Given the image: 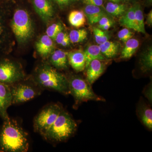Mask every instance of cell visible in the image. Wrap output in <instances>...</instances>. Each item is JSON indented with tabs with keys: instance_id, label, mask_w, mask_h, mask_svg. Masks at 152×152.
Returning a JSON list of instances; mask_svg holds the SVG:
<instances>
[{
	"instance_id": "obj_1",
	"label": "cell",
	"mask_w": 152,
	"mask_h": 152,
	"mask_svg": "<svg viewBox=\"0 0 152 152\" xmlns=\"http://www.w3.org/2000/svg\"><path fill=\"white\" fill-rule=\"evenodd\" d=\"M28 133L18 123L8 117L0 131V151L26 152L29 148Z\"/></svg>"
},
{
	"instance_id": "obj_2",
	"label": "cell",
	"mask_w": 152,
	"mask_h": 152,
	"mask_svg": "<svg viewBox=\"0 0 152 152\" xmlns=\"http://www.w3.org/2000/svg\"><path fill=\"white\" fill-rule=\"evenodd\" d=\"M32 80L41 88L69 94L67 78L48 64L41 65L36 69Z\"/></svg>"
},
{
	"instance_id": "obj_3",
	"label": "cell",
	"mask_w": 152,
	"mask_h": 152,
	"mask_svg": "<svg viewBox=\"0 0 152 152\" xmlns=\"http://www.w3.org/2000/svg\"><path fill=\"white\" fill-rule=\"evenodd\" d=\"M77 127L75 121L62 109L54 123L42 136L49 141H65L75 134Z\"/></svg>"
},
{
	"instance_id": "obj_4",
	"label": "cell",
	"mask_w": 152,
	"mask_h": 152,
	"mask_svg": "<svg viewBox=\"0 0 152 152\" xmlns=\"http://www.w3.org/2000/svg\"><path fill=\"white\" fill-rule=\"evenodd\" d=\"M68 80L69 94L74 97L76 105L88 101H105L104 98L96 95L91 85L80 76H71Z\"/></svg>"
},
{
	"instance_id": "obj_5",
	"label": "cell",
	"mask_w": 152,
	"mask_h": 152,
	"mask_svg": "<svg viewBox=\"0 0 152 152\" xmlns=\"http://www.w3.org/2000/svg\"><path fill=\"white\" fill-rule=\"evenodd\" d=\"M11 27L20 43L28 42L34 34V26L29 14L23 9H18L14 13Z\"/></svg>"
},
{
	"instance_id": "obj_6",
	"label": "cell",
	"mask_w": 152,
	"mask_h": 152,
	"mask_svg": "<svg viewBox=\"0 0 152 152\" xmlns=\"http://www.w3.org/2000/svg\"><path fill=\"white\" fill-rule=\"evenodd\" d=\"M12 96V104H19L27 102L40 94L41 88L32 80L31 83L25 79L10 86Z\"/></svg>"
},
{
	"instance_id": "obj_7",
	"label": "cell",
	"mask_w": 152,
	"mask_h": 152,
	"mask_svg": "<svg viewBox=\"0 0 152 152\" xmlns=\"http://www.w3.org/2000/svg\"><path fill=\"white\" fill-rule=\"evenodd\" d=\"M62 110L58 104H53L44 108L34 120V130L43 136L54 123Z\"/></svg>"
},
{
	"instance_id": "obj_8",
	"label": "cell",
	"mask_w": 152,
	"mask_h": 152,
	"mask_svg": "<svg viewBox=\"0 0 152 152\" xmlns=\"http://www.w3.org/2000/svg\"><path fill=\"white\" fill-rule=\"evenodd\" d=\"M25 79L20 65L5 58L0 57V83L11 86Z\"/></svg>"
},
{
	"instance_id": "obj_9",
	"label": "cell",
	"mask_w": 152,
	"mask_h": 152,
	"mask_svg": "<svg viewBox=\"0 0 152 152\" xmlns=\"http://www.w3.org/2000/svg\"><path fill=\"white\" fill-rule=\"evenodd\" d=\"M36 12L45 23H48L54 15L53 6L51 0H33Z\"/></svg>"
},
{
	"instance_id": "obj_10",
	"label": "cell",
	"mask_w": 152,
	"mask_h": 152,
	"mask_svg": "<svg viewBox=\"0 0 152 152\" xmlns=\"http://www.w3.org/2000/svg\"><path fill=\"white\" fill-rule=\"evenodd\" d=\"M106 65L105 61L95 59L90 62L86 72V81L89 84H93L103 74Z\"/></svg>"
},
{
	"instance_id": "obj_11",
	"label": "cell",
	"mask_w": 152,
	"mask_h": 152,
	"mask_svg": "<svg viewBox=\"0 0 152 152\" xmlns=\"http://www.w3.org/2000/svg\"><path fill=\"white\" fill-rule=\"evenodd\" d=\"M12 104L10 86L0 83V117L3 120L9 117L7 110Z\"/></svg>"
},
{
	"instance_id": "obj_12",
	"label": "cell",
	"mask_w": 152,
	"mask_h": 152,
	"mask_svg": "<svg viewBox=\"0 0 152 152\" xmlns=\"http://www.w3.org/2000/svg\"><path fill=\"white\" fill-rule=\"evenodd\" d=\"M69 64L76 72L83 71L86 68V60L84 52L81 49L68 52Z\"/></svg>"
},
{
	"instance_id": "obj_13",
	"label": "cell",
	"mask_w": 152,
	"mask_h": 152,
	"mask_svg": "<svg viewBox=\"0 0 152 152\" xmlns=\"http://www.w3.org/2000/svg\"><path fill=\"white\" fill-rule=\"evenodd\" d=\"M36 48L40 56L45 58L54 50L55 46L53 39L47 35H44L36 43Z\"/></svg>"
},
{
	"instance_id": "obj_14",
	"label": "cell",
	"mask_w": 152,
	"mask_h": 152,
	"mask_svg": "<svg viewBox=\"0 0 152 152\" xmlns=\"http://www.w3.org/2000/svg\"><path fill=\"white\" fill-rule=\"evenodd\" d=\"M84 12L89 24L91 25L98 23L101 18L109 15L101 7L92 5H86Z\"/></svg>"
},
{
	"instance_id": "obj_15",
	"label": "cell",
	"mask_w": 152,
	"mask_h": 152,
	"mask_svg": "<svg viewBox=\"0 0 152 152\" xmlns=\"http://www.w3.org/2000/svg\"><path fill=\"white\" fill-rule=\"evenodd\" d=\"M68 52L63 50H54L49 56L51 64L60 69H67L68 64Z\"/></svg>"
},
{
	"instance_id": "obj_16",
	"label": "cell",
	"mask_w": 152,
	"mask_h": 152,
	"mask_svg": "<svg viewBox=\"0 0 152 152\" xmlns=\"http://www.w3.org/2000/svg\"><path fill=\"white\" fill-rule=\"evenodd\" d=\"M137 114L143 124L148 129H152V110L145 103L139 104L137 107Z\"/></svg>"
},
{
	"instance_id": "obj_17",
	"label": "cell",
	"mask_w": 152,
	"mask_h": 152,
	"mask_svg": "<svg viewBox=\"0 0 152 152\" xmlns=\"http://www.w3.org/2000/svg\"><path fill=\"white\" fill-rule=\"evenodd\" d=\"M86 58V68L87 69L90 62L93 60L98 59L101 61H105L106 58L101 53L99 45H91L89 46L84 51Z\"/></svg>"
},
{
	"instance_id": "obj_18",
	"label": "cell",
	"mask_w": 152,
	"mask_h": 152,
	"mask_svg": "<svg viewBox=\"0 0 152 152\" xmlns=\"http://www.w3.org/2000/svg\"><path fill=\"white\" fill-rule=\"evenodd\" d=\"M139 64L141 70L143 73L150 72L152 69V48L148 47L140 56Z\"/></svg>"
},
{
	"instance_id": "obj_19",
	"label": "cell",
	"mask_w": 152,
	"mask_h": 152,
	"mask_svg": "<svg viewBox=\"0 0 152 152\" xmlns=\"http://www.w3.org/2000/svg\"><path fill=\"white\" fill-rule=\"evenodd\" d=\"M101 53L108 58L115 57L118 53L119 45L116 42L107 41L104 43L99 45Z\"/></svg>"
},
{
	"instance_id": "obj_20",
	"label": "cell",
	"mask_w": 152,
	"mask_h": 152,
	"mask_svg": "<svg viewBox=\"0 0 152 152\" xmlns=\"http://www.w3.org/2000/svg\"><path fill=\"white\" fill-rule=\"evenodd\" d=\"M119 22L121 26L135 31V24L134 6H132L128 8L126 12L121 16Z\"/></svg>"
},
{
	"instance_id": "obj_21",
	"label": "cell",
	"mask_w": 152,
	"mask_h": 152,
	"mask_svg": "<svg viewBox=\"0 0 152 152\" xmlns=\"http://www.w3.org/2000/svg\"><path fill=\"white\" fill-rule=\"evenodd\" d=\"M128 7L125 4H119L109 1L107 3L105 10L108 14L114 17L122 16L126 12Z\"/></svg>"
},
{
	"instance_id": "obj_22",
	"label": "cell",
	"mask_w": 152,
	"mask_h": 152,
	"mask_svg": "<svg viewBox=\"0 0 152 152\" xmlns=\"http://www.w3.org/2000/svg\"><path fill=\"white\" fill-rule=\"evenodd\" d=\"M140 46V42L137 39L131 38L125 43V47L123 49L121 55L122 59H129L134 54Z\"/></svg>"
},
{
	"instance_id": "obj_23",
	"label": "cell",
	"mask_w": 152,
	"mask_h": 152,
	"mask_svg": "<svg viewBox=\"0 0 152 152\" xmlns=\"http://www.w3.org/2000/svg\"><path fill=\"white\" fill-rule=\"evenodd\" d=\"M68 20L70 24L76 28L83 26L86 22L84 12L82 11H72L69 14Z\"/></svg>"
},
{
	"instance_id": "obj_24",
	"label": "cell",
	"mask_w": 152,
	"mask_h": 152,
	"mask_svg": "<svg viewBox=\"0 0 152 152\" xmlns=\"http://www.w3.org/2000/svg\"><path fill=\"white\" fill-rule=\"evenodd\" d=\"M6 14L0 7V54L4 50L7 41V30L6 26Z\"/></svg>"
},
{
	"instance_id": "obj_25",
	"label": "cell",
	"mask_w": 152,
	"mask_h": 152,
	"mask_svg": "<svg viewBox=\"0 0 152 152\" xmlns=\"http://www.w3.org/2000/svg\"><path fill=\"white\" fill-rule=\"evenodd\" d=\"M135 8V24L136 31L145 34L143 13L140 5L136 3L134 5Z\"/></svg>"
},
{
	"instance_id": "obj_26",
	"label": "cell",
	"mask_w": 152,
	"mask_h": 152,
	"mask_svg": "<svg viewBox=\"0 0 152 152\" xmlns=\"http://www.w3.org/2000/svg\"><path fill=\"white\" fill-rule=\"evenodd\" d=\"M88 33L85 29L72 30L69 34V37L71 42L79 43L86 39Z\"/></svg>"
},
{
	"instance_id": "obj_27",
	"label": "cell",
	"mask_w": 152,
	"mask_h": 152,
	"mask_svg": "<svg viewBox=\"0 0 152 152\" xmlns=\"http://www.w3.org/2000/svg\"><path fill=\"white\" fill-rule=\"evenodd\" d=\"M93 32L95 41L98 45L104 43L110 39L109 34L105 31L101 30L98 28L94 27Z\"/></svg>"
},
{
	"instance_id": "obj_28",
	"label": "cell",
	"mask_w": 152,
	"mask_h": 152,
	"mask_svg": "<svg viewBox=\"0 0 152 152\" xmlns=\"http://www.w3.org/2000/svg\"><path fill=\"white\" fill-rule=\"evenodd\" d=\"M63 30L62 25L60 23H53L47 28L46 35L52 39L55 40L57 35Z\"/></svg>"
},
{
	"instance_id": "obj_29",
	"label": "cell",
	"mask_w": 152,
	"mask_h": 152,
	"mask_svg": "<svg viewBox=\"0 0 152 152\" xmlns=\"http://www.w3.org/2000/svg\"><path fill=\"white\" fill-rule=\"evenodd\" d=\"M55 40L57 44L63 47L68 46L69 45L71 42L69 35L62 31L60 32L57 35Z\"/></svg>"
},
{
	"instance_id": "obj_30",
	"label": "cell",
	"mask_w": 152,
	"mask_h": 152,
	"mask_svg": "<svg viewBox=\"0 0 152 152\" xmlns=\"http://www.w3.org/2000/svg\"><path fill=\"white\" fill-rule=\"evenodd\" d=\"M133 35V33L128 28H125L120 30L118 33V37L120 40L125 43L127 41L132 37Z\"/></svg>"
},
{
	"instance_id": "obj_31",
	"label": "cell",
	"mask_w": 152,
	"mask_h": 152,
	"mask_svg": "<svg viewBox=\"0 0 152 152\" xmlns=\"http://www.w3.org/2000/svg\"><path fill=\"white\" fill-rule=\"evenodd\" d=\"M61 8L64 9L71 5L77 0H54Z\"/></svg>"
},
{
	"instance_id": "obj_32",
	"label": "cell",
	"mask_w": 152,
	"mask_h": 152,
	"mask_svg": "<svg viewBox=\"0 0 152 152\" xmlns=\"http://www.w3.org/2000/svg\"><path fill=\"white\" fill-rule=\"evenodd\" d=\"M113 21L110 18V17L107 16H105L103 17L102 18H101L100 20L98 22V28L102 27L103 26H104L109 23L110 22Z\"/></svg>"
},
{
	"instance_id": "obj_33",
	"label": "cell",
	"mask_w": 152,
	"mask_h": 152,
	"mask_svg": "<svg viewBox=\"0 0 152 152\" xmlns=\"http://www.w3.org/2000/svg\"><path fill=\"white\" fill-rule=\"evenodd\" d=\"M83 2L86 5L102 7L104 3V0H83Z\"/></svg>"
},
{
	"instance_id": "obj_34",
	"label": "cell",
	"mask_w": 152,
	"mask_h": 152,
	"mask_svg": "<svg viewBox=\"0 0 152 152\" xmlns=\"http://www.w3.org/2000/svg\"><path fill=\"white\" fill-rule=\"evenodd\" d=\"M145 96L148 98V99L149 100L150 102H152V86L151 85H150L147 87L145 91Z\"/></svg>"
},
{
	"instance_id": "obj_35",
	"label": "cell",
	"mask_w": 152,
	"mask_h": 152,
	"mask_svg": "<svg viewBox=\"0 0 152 152\" xmlns=\"http://www.w3.org/2000/svg\"><path fill=\"white\" fill-rule=\"evenodd\" d=\"M146 24L149 26H151L152 25V11L151 10L149 12L147 15Z\"/></svg>"
},
{
	"instance_id": "obj_36",
	"label": "cell",
	"mask_w": 152,
	"mask_h": 152,
	"mask_svg": "<svg viewBox=\"0 0 152 152\" xmlns=\"http://www.w3.org/2000/svg\"><path fill=\"white\" fill-rule=\"evenodd\" d=\"M113 22L112 21L111 22H110L109 23L107 24L104 26H103L102 27L100 28L99 29L102 30H103V31H107V30L109 29L112 26H113Z\"/></svg>"
},
{
	"instance_id": "obj_37",
	"label": "cell",
	"mask_w": 152,
	"mask_h": 152,
	"mask_svg": "<svg viewBox=\"0 0 152 152\" xmlns=\"http://www.w3.org/2000/svg\"><path fill=\"white\" fill-rule=\"evenodd\" d=\"M109 1L115 3H119V4H125L131 1L132 0H108Z\"/></svg>"
},
{
	"instance_id": "obj_38",
	"label": "cell",
	"mask_w": 152,
	"mask_h": 152,
	"mask_svg": "<svg viewBox=\"0 0 152 152\" xmlns=\"http://www.w3.org/2000/svg\"><path fill=\"white\" fill-rule=\"evenodd\" d=\"M147 4L151 5L152 0H146Z\"/></svg>"
},
{
	"instance_id": "obj_39",
	"label": "cell",
	"mask_w": 152,
	"mask_h": 152,
	"mask_svg": "<svg viewBox=\"0 0 152 152\" xmlns=\"http://www.w3.org/2000/svg\"><path fill=\"white\" fill-rule=\"evenodd\" d=\"M0 1H1V0H0Z\"/></svg>"
}]
</instances>
